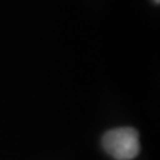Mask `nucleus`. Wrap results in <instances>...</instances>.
<instances>
[{
    "label": "nucleus",
    "instance_id": "1",
    "mask_svg": "<svg viewBox=\"0 0 160 160\" xmlns=\"http://www.w3.org/2000/svg\"><path fill=\"white\" fill-rule=\"evenodd\" d=\"M102 146L115 160H132L140 153L139 132L132 127H119L103 135Z\"/></svg>",
    "mask_w": 160,
    "mask_h": 160
},
{
    "label": "nucleus",
    "instance_id": "2",
    "mask_svg": "<svg viewBox=\"0 0 160 160\" xmlns=\"http://www.w3.org/2000/svg\"><path fill=\"white\" fill-rule=\"evenodd\" d=\"M153 2L156 3V4H159V3H160V0H153Z\"/></svg>",
    "mask_w": 160,
    "mask_h": 160
}]
</instances>
